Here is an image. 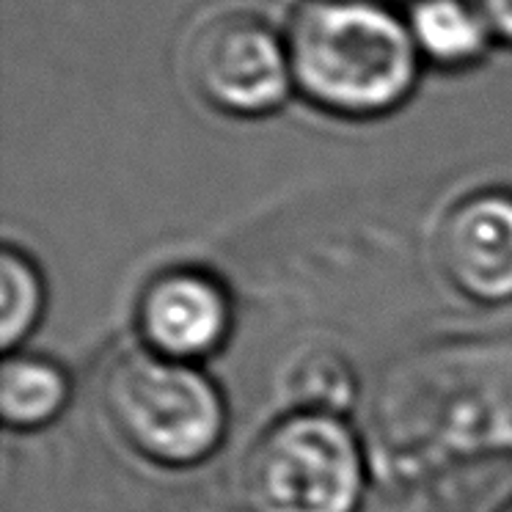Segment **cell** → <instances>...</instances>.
Masks as SVG:
<instances>
[{
    "label": "cell",
    "mask_w": 512,
    "mask_h": 512,
    "mask_svg": "<svg viewBox=\"0 0 512 512\" xmlns=\"http://www.w3.org/2000/svg\"><path fill=\"white\" fill-rule=\"evenodd\" d=\"M47 309V284L28 251L6 245L0 251V345L23 350Z\"/></svg>",
    "instance_id": "9c48e42d"
},
{
    "label": "cell",
    "mask_w": 512,
    "mask_h": 512,
    "mask_svg": "<svg viewBox=\"0 0 512 512\" xmlns=\"http://www.w3.org/2000/svg\"><path fill=\"white\" fill-rule=\"evenodd\" d=\"M501 512H512V501H510V504H507V507H504V510H501Z\"/></svg>",
    "instance_id": "8fae6325"
},
{
    "label": "cell",
    "mask_w": 512,
    "mask_h": 512,
    "mask_svg": "<svg viewBox=\"0 0 512 512\" xmlns=\"http://www.w3.org/2000/svg\"><path fill=\"white\" fill-rule=\"evenodd\" d=\"M402 17L424 67L468 72L499 45L474 0H405Z\"/></svg>",
    "instance_id": "52a82bcc"
},
{
    "label": "cell",
    "mask_w": 512,
    "mask_h": 512,
    "mask_svg": "<svg viewBox=\"0 0 512 512\" xmlns=\"http://www.w3.org/2000/svg\"><path fill=\"white\" fill-rule=\"evenodd\" d=\"M102 397L124 444L155 466H201L226 441L229 408L199 364L138 347L113 364Z\"/></svg>",
    "instance_id": "7a4b0ae2"
},
{
    "label": "cell",
    "mask_w": 512,
    "mask_h": 512,
    "mask_svg": "<svg viewBox=\"0 0 512 512\" xmlns=\"http://www.w3.org/2000/svg\"><path fill=\"white\" fill-rule=\"evenodd\" d=\"M367 466L336 413L303 408L265 427L243 466L251 512H358Z\"/></svg>",
    "instance_id": "3957f363"
},
{
    "label": "cell",
    "mask_w": 512,
    "mask_h": 512,
    "mask_svg": "<svg viewBox=\"0 0 512 512\" xmlns=\"http://www.w3.org/2000/svg\"><path fill=\"white\" fill-rule=\"evenodd\" d=\"M135 325L149 353L201 367L232 336V298L207 270H163L141 292Z\"/></svg>",
    "instance_id": "5b68a950"
},
{
    "label": "cell",
    "mask_w": 512,
    "mask_h": 512,
    "mask_svg": "<svg viewBox=\"0 0 512 512\" xmlns=\"http://www.w3.org/2000/svg\"><path fill=\"white\" fill-rule=\"evenodd\" d=\"M185 72L196 97L226 119H268L295 97L284 28L248 9L204 20L190 36Z\"/></svg>",
    "instance_id": "277c9868"
},
{
    "label": "cell",
    "mask_w": 512,
    "mask_h": 512,
    "mask_svg": "<svg viewBox=\"0 0 512 512\" xmlns=\"http://www.w3.org/2000/svg\"><path fill=\"white\" fill-rule=\"evenodd\" d=\"M444 279L468 301H512V190H474L446 210L435 237Z\"/></svg>",
    "instance_id": "8992f818"
},
{
    "label": "cell",
    "mask_w": 512,
    "mask_h": 512,
    "mask_svg": "<svg viewBox=\"0 0 512 512\" xmlns=\"http://www.w3.org/2000/svg\"><path fill=\"white\" fill-rule=\"evenodd\" d=\"M72 400V380L58 361L14 350L0 369V416L6 430L36 433L56 422Z\"/></svg>",
    "instance_id": "ba28073f"
},
{
    "label": "cell",
    "mask_w": 512,
    "mask_h": 512,
    "mask_svg": "<svg viewBox=\"0 0 512 512\" xmlns=\"http://www.w3.org/2000/svg\"><path fill=\"white\" fill-rule=\"evenodd\" d=\"M499 45L512 47V0H474Z\"/></svg>",
    "instance_id": "30bf717a"
},
{
    "label": "cell",
    "mask_w": 512,
    "mask_h": 512,
    "mask_svg": "<svg viewBox=\"0 0 512 512\" xmlns=\"http://www.w3.org/2000/svg\"><path fill=\"white\" fill-rule=\"evenodd\" d=\"M284 34L295 94L342 122L397 113L427 69L402 9L386 0H303Z\"/></svg>",
    "instance_id": "6da1fadb"
}]
</instances>
